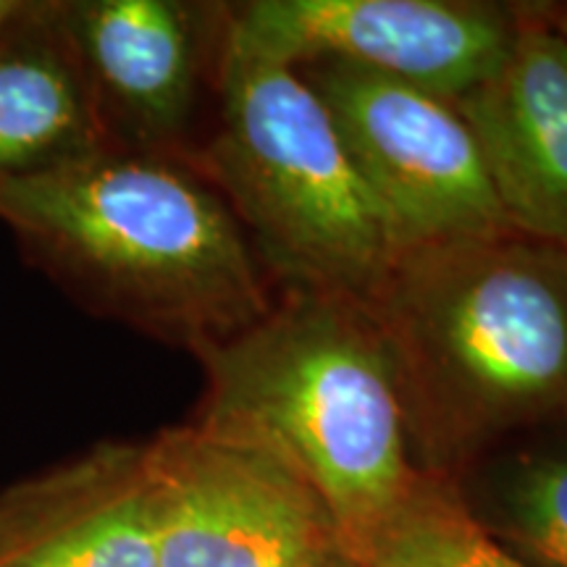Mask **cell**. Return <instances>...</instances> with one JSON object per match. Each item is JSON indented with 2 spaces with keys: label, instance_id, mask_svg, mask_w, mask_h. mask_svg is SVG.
<instances>
[{
  "label": "cell",
  "instance_id": "obj_7",
  "mask_svg": "<svg viewBox=\"0 0 567 567\" xmlns=\"http://www.w3.org/2000/svg\"><path fill=\"white\" fill-rule=\"evenodd\" d=\"M517 6L473 0H247L221 3V48L300 69L339 61L455 103L513 45Z\"/></svg>",
  "mask_w": 567,
  "mask_h": 567
},
{
  "label": "cell",
  "instance_id": "obj_11",
  "mask_svg": "<svg viewBox=\"0 0 567 567\" xmlns=\"http://www.w3.org/2000/svg\"><path fill=\"white\" fill-rule=\"evenodd\" d=\"M113 145L61 27V3L0 40V182L66 166Z\"/></svg>",
  "mask_w": 567,
  "mask_h": 567
},
{
  "label": "cell",
  "instance_id": "obj_16",
  "mask_svg": "<svg viewBox=\"0 0 567 567\" xmlns=\"http://www.w3.org/2000/svg\"><path fill=\"white\" fill-rule=\"evenodd\" d=\"M316 567H360V565L354 563V559H352L350 555H347V551H342V555H337V557L326 559V563L316 565Z\"/></svg>",
  "mask_w": 567,
  "mask_h": 567
},
{
  "label": "cell",
  "instance_id": "obj_2",
  "mask_svg": "<svg viewBox=\"0 0 567 567\" xmlns=\"http://www.w3.org/2000/svg\"><path fill=\"white\" fill-rule=\"evenodd\" d=\"M0 224L84 308L193 354L276 300L237 216L176 155L105 145L0 182Z\"/></svg>",
  "mask_w": 567,
  "mask_h": 567
},
{
  "label": "cell",
  "instance_id": "obj_6",
  "mask_svg": "<svg viewBox=\"0 0 567 567\" xmlns=\"http://www.w3.org/2000/svg\"><path fill=\"white\" fill-rule=\"evenodd\" d=\"M297 71L329 109L400 255L509 229L455 103L350 63L318 61Z\"/></svg>",
  "mask_w": 567,
  "mask_h": 567
},
{
  "label": "cell",
  "instance_id": "obj_10",
  "mask_svg": "<svg viewBox=\"0 0 567 567\" xmlns=\"http://www.w3.org/2000/svg\"><path fill=\"white\" fill-rule=\"evenodd\" d=\"M0 567H158L142 444H97L3 488Z\"/></svg>",
  "mask_w": 567,
  "mask_h": 567
},
{
  "label": "cell",
  "instance_id": "obj_13",
  "mask_svg": "<svg viewBox=\"0 0 567 567\" xmlns=\"http://www.w3.org/2000/svg\"><path fill=\"white\" fill-rule=\"evenodd\" d=\"M530 444L496 460L492 534L542 567H567V423L538 429Z\"/></svg>",
  "mask_w": 567,
  "mask_h": 567
},
{
  "label": "cell",
  "instance_id": "obj_4",
  "mask_svg": "<svg viewBox=\"0 0 567 567\" xmlns=\"http://www.w3.org/2000/svg\"><path fill=\"white\" fill-rule=\"evenodd\" d=\"M218 116L187 163L224 197L281 292L365 305L400 258L392 226L300 71L221 48Z\"/></svg>",
  "mask_w": 567,
  "mask_h": 567
},
{
  "label": "cell",
  "instance_id": "obj_9",
  "mask_svg": "<svg viewBox=\"0 0 567 567\" xmlns=\"http://www.w3.org/2000/svg\"><path fill=\"white\" fill-rule=\"evenodd\" d=\"M509 229L567 247V40L538 6H517L513 45L457 97Z\"/></svg>",
  "mask_w": 567,
  "mask_h": 567
},
{
  "label": "cell",
  "instance_id": "obj_5",
  "mask_svg": "<svg viewBox=\"0 0 567 567\" xmlns=\"http://www.w3.org/2000/svg\"><path fill=\"white\" fill-rule=\"evenodd\" d=\"M142 457L158 567H316L347 551L321 496L266 446L189 421Z\"/></svg>",
  "mask_w": 567,
  "mask_h": 567
},
{
  "label": "cell",
  "instance_id": "obj_15",
  "mask_svg": "<svg viewBox=\"0 0 567 567\" xmlns=\"http://www.w3.org/2000/svg\"><path fill=\"white\" fill-rule=\"evenodd\" d=\"M547 13H549L551 24H555L557 30L563 32V38L567 40V6H563V9H555V11H547Z\"/></svg>",
  "mask_w": 567,
  "mask_h": 567
},
{
  "label": "cell",
  "instance_id": "obj_12",
  "mask_svg": "<svg viewBox=\"0 0 567 567\" xmlns=\"http://www.w3.org/2000/svg\"><path fill=\"white\" fill-rule=\"evenodd\" d=\"M347 555L360 567H534L471 513L455 478L431 473Z\"/></svg>",
  "mask_w": 567,
  "mask_h": 567
},
{
  "label": "cell",
  "instance_id": "obj_1",
  "mask_svg": "<svg viewBox=\"0 0 567 567\" xmlns=\"http://www.w3.org/2000/svg\"><path fill=\"white\" fill-rule=\"evenodd\" d=\"M363 308L423 473L455 478L509 436L567 423V247L515 229L417 247Z\"/></svg>",
  "mask_w": 567,
  "mask_h": 567
},
{
  "label": "cell",
  "instance_id": "obj_14",
  "mask_svg": "<svg viewBox=\"0 0 567 567\" xmlns=\"http://www.w3.org/2000/svg\"><path fill=\"white\" fill-rule=\"evenodd\" d=\"M40 9V0H0V40L27 24Z\"/></svg>",
  "mask_w": 567,
  "mask_h": 567
},
{
  "label": "cell",
  "instance_id": "obj_8",
  "mask_svg": "<svg viewBox=\"0 0 567 567\" xmlns=\"http://www.w3.org/2000/svg\"><path fill=\"white\" fill-rule=\"evenodd\" d=\"M61 27L113 145L187 158L221 6L179 0H74Z\"/></svg>",
  "mask_w": 567,
  "mask_h": 567
},
{
  "label": "cell",
  "instance_id": "obj_3",
  "mask_svg": "<svg viewBox=\"0 0 567 567\" xmlns=\"http://www.w3.org/2000/svg\"><path fill=\"white\" fill-rule=\"evenodd\" d=\"M195 358L205 394L193 423L281 457L321 496L347 551L423 476L392 358L360 302L281 292Z\"/></svg>",
  "mask_w": 567,
  "mask_h": 567
}]
</instances>
